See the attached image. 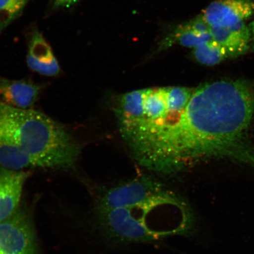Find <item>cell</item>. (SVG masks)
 <instances>
[{
	"instance_id": "cell-4",
	"label": "cell",
	"mask_w": 254,
	"mask_h": 254,
	"mask_svg": "<svg viewBox=\"0 0 254 254\" xmlns=\"http://www.w3.org/2000/svg\"><path fill=\"white\" fill-rule=\"evenodd\" d=\"M37 237L31 212L20 205L0 223V254H38Z\"/></svg>"
},
{
	"instance_id": "cell-12",
	"label": "cell",
	"mask_w": 254,
	"mask_h": 254,
	"mask_svg": "<svg viewBox=\"0 0 254 254\" xmlns=\"http://www.w3.org/2000/svg\"><path fill=\"white\" fill-rule=\"evenodd\" d=\"M193 56L196 62L206 66L218 65L229 59L224 48L212 39L194 48Z\"/></svg>"
},
{
	"instance_id": "cell-14",
	"label": "cell",
	"mask_w": 254,
	"mask_h": 254,
	"mask_svg": "<svg viewBox=\"0 0 254 254\" xmlns=\"http://www.w3.org/2000/svg\"><path fill=\"white\" fill-rule=\"evenodd\" d=\"M79 1L80 0H52L53 9L71 7Z\"/></svg>"
},
{
	"instance_id": "cell-15",
	"label": "cell",
	"mask_w": 254,
	"mask_h": 254,
	"mask_svg": "<svg viewBox=\"0 0 254 254\" xmlns=\"http://www.w3.org/2000/svg\"><path fill=\"white\" fill-rule=\"evenodd\" d=\"M249 28L252 34L253 47L254 50V20L252 22V23L249 25Z\"/></svg>"
},
{
	"instance_id": "cell-1",
	"label": "cell",
	"mask_w": 254,
	"mask_h": 254,
	"mask_svg": "<svg viewBox=\"0 0 254 254\" xmlns=\"http://www.w3.org/2000/svg\"><path fill=\"white\" fill-rule=\"evenodd\" d=\"M118 123L141 166L174 174L223 160L237 137V101L227 79L196 87L141 89L123 95Z\"/></svg>"
},
{
	"instance_id": "cell-2",
	"label": "cell",
	"mask_w": 254,
	"mask_h": 254,
	"mask_svg": "<svg viewBox=\"0 0 254 254\" xmlns=\"http://www.w3.org/2000/svg\"><path fill=\"white\" fill-rule=\"evenodd\" d=\"M79 154L74 136L60 124L39 111L0 100V167L69 170Z\"/></svg>"
},
{
	"instance_id": "cell-7",
	"label": "cell",
	"mask_w": 254,
	"mask_h": 254,
	"mask_svg": "<svg viewBox=\"0 0 254 254\" xmlns=\"http://www.w3.org/2000/svg\"><path fill=\"white\" fill-rule=\"evenodd\" d=\"M30 176L28 171L0 167V223L20 207L24 186Z\"/></svg>"
},
{
	"instance_id": "cell-13",
	"label": "cell",
	"mask_w": 254,
	"mask_h": 254,
	"mask_svg": "<svg viewBox=\"0 0 254 254\" xmlns=\"http://www.w3.org/2000/svg\"><path fill=\"white\" fill-rule=\"evenodd\" d=\"M30 0H0V34L19 16Z\"/></svg>"
},
{
	"instance_id": "cell-3",
	"label": "cell",
	"mask_w": 254,
	"mask_h": 254,
	"mask_svg": "<svg viewBox=\"0 0 254 254\" xmlns=\"http://www.w3.org/2000/svg\"><path fill=\"white\" fill-rule=\"evenodd\" d=\"M98 230L109 242L148 243L170 236H193L197 217L186 199L166 188L128 207L95 211Z\"/></svg>"
},
{
	"instance_id": "cell-6",
	"label": "cell",
	"mask_w": 254,
	"mask_h": 254,
	"mask_svg": "<svg viewBox=\"0 0 254 254\" xmlns=\"http://www.w3.org/2000/svg\"><path fill=\"white\" fill-rule=\"evenodd\" d=\"M253 14L254 0H215L201 17L211 28H220L245 22Z\"/></svg>"
},
{
	"instance_id": "cell-11",
	"label": "cell",
	"mask_w": 254,
	"mask_h": 254,
	"mask_svg": "<svg viewBox=\"0 0 254 254\" xmlns=\"http://www.w3.org/2000/svg\"><path fill=\"white\" fill-rule=\"evenodd\" d=\"M211 28L204 19L199 16L195 20L184 24L175 31L167 41L164 43V47L170 44L178 43L185 47L195 48L199 44L212 39Z\"/></svg>"
},
{
	"instance_id": "cell-9",
	"label": "cell",
	"mask_w": 254,
	"mask_h": 254,
	"mask_svg": "<svg viewBox=\"0 0 254 254\" xmlns=\"http://www.w3.org/2000/svg\"><path fill=\"white\" fill-rule=\"evenodd\" d=\"M41 88L29 81L0 77V100L17 109H31L39 98Z\"/></svg>"
},
{
	"instance_id": "cell-5",
	"label": "cell",
	"mask_w": 254,
	"mask_h": 254,
	"mask_svg": "<svg viewBox=\"0 0 254 254\" xmlns=\"http://www.w3.org/2000/svg\"><path fill=\"white\" fill-rule=\"evenodd\" d=\"M164 188L160 183L147 177L121 184L98 195L94 210L125 208L137 204Z\"/></svg>"
},
{
	"instance_id": "cell-8",
	"label": "cell",
	"mask_w": 254,
	"mask_h": 254,
	"mask_svg": "<svg viewBox=\"0 0 254 254\" xmlns=\"http://www.w3.org/2000/svg\"><path fill=\"white\" fill-rule=\"evenodd\" d=\"M27 64L32 71L46 77H56L62 71L52 47L37 29L31 33Z\"/></svg>"
},
{
	"instance_id": "cell-10",
	"label": "cell",
	"mask_w": 254,
	"mask_h": 254,
	"mask_svg": "<svg viewBox=\"0 0 254 254\" xmlns=\"http://www.w3.org/2000/svg\"><path fill=\"white\" fill-rule=\"evenodd\" d=\"M212 39L224 48L229 59L245 55L252 43V34L245 22L230 26L211 28Z\"/></svg>"
}]
</instances>
